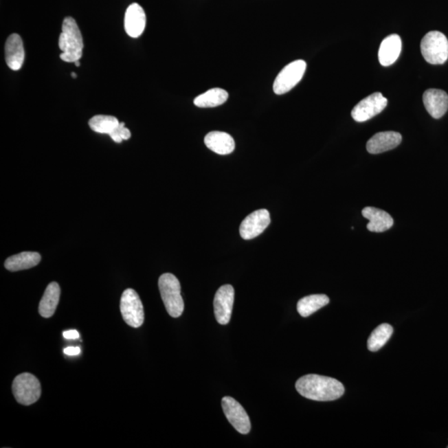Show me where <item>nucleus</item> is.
Wrapping results in <instances>:
<instances>
[{
	"instance_id": "f03ea898",
	"label": "nucleus",
	"mask_w": 448,
	"mask_h": 448,
	"mask_svg": "<svg viewBox=\"0 0 448 448\" xmlns=\"http://www.w3.org/2000/svg\"><path fill=\"white\" fill-rule=\"evenodd\" d=\"M58 45L60 50L62 51L60 58L63 61L75 63L82 58L83 39L81 31L74 19L67 17L63 20Z\"/></svg>"
},
{
	"instance_id": "b1692460",
	"label": "nucleus",
	"mask_w": 448,
	"mask_h": 448,
	"mask_svg": "<svg viewBox=\"0 0 448 448\" xmlns=\"http://www.w3.org/2000/svg\"><path fill=\"white\" fill-rule=\"evenodd\" d=\"M118 120L111 115H95L89 121L91 129L98 133L111 135L118 126Z\"/></svg>"
},
{
	"instance_id": "a878e982",
	"label": "nucleus",
	"mask_w": 448,
	"mask_h": 448,
	"mask_svg": "<svg viewBox=\"0 0 448 448\" xmlns=\"http://www.w3.org/2000/svg\"><path fill=\"white\" fill-rule=\"evenodd\" d=\"M63 337L67 339H76L79 338V333L77 331H67L63 332Z\"/></svg>"
},
{
	"instance_id": "393cba45",
	"label": "nucleus",
	"mask_w": 448,
	"mask_h": 448,
	"mask_svg": "<svg viewBox=\"0 0 448 448\" xmlns=\"http://www.w3.org/2000/svg\"><path fill=\"white\" fill-rule=\"evenodd\" d=\"M131 131L125 126V123H120V125L112 133L110 137L115 142L121 143L131 138Z\"/></svg>"
},
{
	"instance_id": "2eb2a0df",
	"label": "nucleus",
	"mask_w": 448,
	"mask_h": 448,
	"mask_svg": "<svg viewBox=\"0 0 448 448\" xmlns=\"http://www.w3.org/2000/svg\"><path fill=\"white\" fill-rule=\"evenodd\" d=\"M5 60L11 70L21 69L25 62V49L21 37L17 34H11L5 43Z\"/></svg>"
},
{
	"instance_id": "a211bd4d",
	"label": "nucleus",
	"mask_w": 448,
	"mask_h": 448,
	"mask_svg": "<svg viewBox=\"0 0 448 448\" xmlns=\"http://www.w3.org/2000/svg\"><path fill=\"white\" fill-rule=\"evenodd\" d=\"M205 145L214 153L226 155L233 153L235 142L233 137L226 132L212 131L205 138Z\"/></svg>"
},
{
	"instance_id": "9b49d317",
	"label": "nucleus",
	"mask_w": 448,
	"mask_h": 448,
	"mask_svg": "<svg viewBox=\"0 0 448 448\" xmlns=\"http://www.w3.org/2000/svg\"><path fill=\"white\" fill-rule=\"evenodd\" d=\"M234 302V289L231 285H224L215 294L214 307L216 320L220 325L230 322Z\"/></svg>"
},
{
	"instance_id": "20e7f679",
	"label": "nucleus",
	"mask_w": 448,
	"mask_h": 448,
	"mask_svg": "<svg viewBox=\"0 0 448 448\" xmlns=\"http://www.w3.org/2000/svg\"><path fill=\"white\" fill-rule=\"evenodd\" d=\"M423 57L429 63L437 65L448 59V40L441 32L431 31L424 36L421 42Z\"/></svg>"
},
{
	"instance_id": "4468645a",
	"label": "nucleus",
	"mask_w": 448,
	"mask_h": 448,
	"mask_svg": "<svg viewBox=\"0 0 448 448\" xmlns=\"http://www.w3.org/2000/svg\"><path fill=\"white\" fill-rule=\"evenodd\" d=\"M146 16L143 8L138 3H132L126 12L125 30L131 38H138L146 29Z\"/></svg>"
},
{
	"instance_id": "39448f33",
	"label": "nucleus",
	"mask_w": 448,
	"mask_h": 448,
	"mask_svg": "<svg viewBox=\"0 0 448 448\" xmlns=\"http://www.w3.org/2000/svg\"><path fill=\"white\" fill-rule=\"evenodd\" d=\"M16 401L29 406L38 401L41 396V385L34 375L23 373L16 377L12 386Z\"/></svg>"
},
{
	"instance_id": "1a4fd4ad",
	"label": "nucleus",
	"mask_w": 448,
	"mask_h": 448,
	"mask_svg": "<svg viewBox=\"0 0 448 448\" xmlns=\"http://www.w3.org/2000/svg\"><path fill=\"white\" fill-rule=\"evenodd\" d=\"M222 407L226 418L239 434H249L250 418L238 401L231 397H224L222 399Z\"/></svg>"
},
{
	"instance_id": "6e6552de",
	"label": "nucleus",
	"mask_w": 448,
	"mask_h": 448,
	"mask_svg": "<svg viewBox=\"0 0 448 448\" xmlns=\"http://www.w3.org/2000/svg\"><path fill=\"white\" fill-rule=\"evenodd\" d=\"M388 100L380 93L370 95L359 102L351 111V117L355 122H365L385 109Z\"/></svg>"
},
{
	"instance_id": "423d86ee",
	"label": "nucleus",
	"mask_w": 448,
	"mask_h": 448,
	"mask_svg": "<svg viewBox=\"0 0 448 448\" xmlns=\"http://www.w3.org/2000/svg\"><path fill=\"white\" fill-rule=\"evenodd\" d=\"M306 69V63L303 60H297L288 64L280 71L273 83V91L277 95L290 91L301 82Z\"/></svg>"
},
{
	"instance_id": "4be33fe9",
	"label": "nucleus",
	"mask_w": 448,
	"mask_h": 448,
	"mask_svg": "<svg viewBox=\"0 0 448 448\" xmlns=\"http://www.w3.org/2000/svg\"><path fill=\"white\" fill-rule=\"evenodd\" d=\"M229 98V93L221 88H213L206 93L198 96L194 99L196 107L200 108H212L223 105Z\"/></svg>"
},
{
	"instance_id": "0eeeda50",
	"label": "nucleus",
	"mask_w": 448,
	"mask_h": 448,
	"mask_svg": "<svg viewBox=\"0 0 448 448\" xmlns=\"http://www.w3.org/2000/svg\"><path fill=\"white\" fill-rule=\"evenodd\" d=\"M121 312L127 325L133 328L143 325L145 314L142 300L137 291L133 289L124 291L121 299Z\"/></svg>"
},
{
	"instance_id": "cd10ccee",
	"label": "nucleus",
	"mask_w": 448,
	"mask_h": 448,
	"mask_svg": "<svg viewBox=\"0 0 448 448\" xmlns=\"http://www.w3.org/2000/svg\"><path fill=\"white\" fill-rule=\"evenodd\" d=\"M74 63H75V66H76V67H80V62H79V60H78V61L75 62Z\"/></svg>"
},
{
	"instance_id": "f3484780",
	"label": "nucleus",
	"mask_w": 448,
	"mask_h": 448,
	"mask_svg": "<svg viewBox=\"0 0 448 448\" xmlns=\"http://www.w3.org/2000/svg\"><path fill=\"white\" fill-rule=\"evenodd\" d=\"M363 217L370 220L367 229L374 233H383L391 229L394 225V219L387 212L376 209L373 207H366L362 211Z\"/></svg>"
},
{
	"instance_id": "c756f323",
	"label": "nucleus",
	"mask_w": 448,
	"mask_h": 448,
	"mask_svg": "<svg viewBox=\"0 0 448 448\" xmlns=\"http://www.w3.org/2000/svg\"><path fill=\"white\" fill-rule=\"evenodd\" d=\"M447 448H448V446H447Z\"/></svg>"
},
{
	"instance_id": "dca6fc26",
	"label": "nucleus",
	"mask_w": 448,
	"mask_h": 448,
	"mask_svg": "<svg viewBox=\"0 0 448 448\" xmlns=\"http://www.w3.org/2000/svg\"><path fill=\"white\" fill-rule=\"evenodd\" d=\"M402 50V40L398 34H391L380 44L379 60L382 66L389 67L399 57Z\"/></svg>"
},
{
	"instance_id": "c85d7f7f",
	"label": "nucleus",
	"mask_w": 448,
	"mask_h": 448,
	"mask_svg": "<svg viewBox=\"0 0 448 448\" xmlns=\"http://www.w3.org/2000/svg\"><path fill=\"white\" fill-rule=\"evenodd\" d=\"M71 77H73L74 78H77L78 76H77V74L73 73V74H71Z\"/></svg>"
},
{
	"instance_id": "f8f14e48",
	"label": "nucleus",
	"mask_w": 448,
	"mask_h": 448,
	"mask_svg": "<svg viewBox=\"0 0 448 448\" xmlns=\"http://www.w3.org/2000/svg\"><path fill=\"white\" fill-rule=\"evenodd\" d=\"M424 107L432 117L439 119L446 114L448 109V95L440 89H429L423 93Z\"/></svg>"
},
{
	"instance_id": "412c9836",
	"label": "nucleus",
	"mask_w": 448,
	"mask_h": 448,
	"mask_svg": "<svg viewBox=\"0 0 448 448\" xmlns=\"http://www.w3.org/2000/svg\"><path fill=\"white\" fill-rule=\"evenodd\" d=\"M330 302L329 298L326 295L318 294L311 295L303 298L298 303V313L302 317H310L315 311L326 306Z\"/></svg>"
},
{
	"instance_id": "f257e3e1",
	"label": "nucleus",
	"mask_w": 448,
	"mask_h": 448,
	"mask_svg": "<svg viewBox=\"0 0 448 448\" xmlns=\"http://www.w3.org/2000/svg\"><path fill=\"white\" fill-rule=\"evenodd\" d=\"M295 389L303 397L315 401H333L345 393V388L337 379L318 374L300 378Z\"/></svg>"
},
{
	"instance_id": "aec40b11",
	"label": "nucleus",
	"mask_w": 448,
	"mask_h": 448,
	"mask_svg": "<svg viewBox=\"0 0 448 448\" xmlns=\"http://www.w3.org/2000/svg\"><path fill=\"white\" fill-rule=\"evenodd\" d=\"M41 261V255L35 251H23V253L12 256L5 262L7 270L18 271L34 267Z\"/></svg>"
},
{
	"instance_id": "6ab92c4d",
	"label": "nucleus",
	"mask_w": 448,
	"mask_h": 448,
	"mask_svg": "<svg viewBox=\"0 0 448 448\" xmlns=\"http://www.w3.org/2000/svg\"><path fill=\"white\" fill-rule=\"evenodd\" d=\"M61 289L57 282H52L46 288L41 302L39 303V314L44 318L53 317L58 305Z\"/></svg>"
},
{
	"instance_id": "9d476101",
	"label": "nucleus",
	"mask_w": 448,
	"mask_h": 448,
	"mask_svg": "<svg viewBox=\"0 0 448 448\" xmlns=\"http://www.w3.org/2000/svg\"><path fill=\"white\" fill-rule=\"evenodd\" d=\"M270 223L269 212L267 210H256L242 222L239 229L240 235L245 240L257 238L265 231Z\"/></svg>"
},
{
	"instance_id": "bb28decb",
	"label": "nucleus",
	"mask_w": 448,
	"mask_h": 448,
	"mask_svg": "<svg viewBox=\"0 0 448 448\" xmlns=\"http://www.w3.org/2000/svg\"><path fill=\"white\" fill-rule=\"evenodd\" d=\"M64 353L67 355H78L81 352V349L79 347H67L63 350Z\"/></svg>"
},
{
	"instance_id": "7ed1b4c3",
	"label": "nucleus",
	"mask_w": 448,
	"mask_h": 448,
	"mask_svg": "<svg viewBox=\"0 0 448 448\" xmlns=\"http://www.w3.org/2000/svg\"><path fill=\"white\" fill-rule=\"evenodd\" d=\"M159 289L168 313L174 318L181 317L185 310V304L178 278L171 273L161 275L159 279Z\"/></svg>"
},
{
	"instance_id": "ddd939ff",
	"label": "nucleus",
	"mask_w": 448,
	"mask_h": 448,
	"mask_svg": "<svg viewBox=\"0 0 448 448\" xmlns=\"http://www.w3.org/2000/svg\"><path fill=\"white\" fill-rule=\"evenodd\" d=\"M401 142L402 135L398 132H379L367 142L366 149L370 154L383 153V152L394 149Z\"/></svg>"
},
{
	"instance_id": "5701e85b",
	"label": "nucleus",
	"mask_w": 448,
	"mask_h": 448,
	"mask_svg": "<svg viewBox=\"0 0 448 448\" xmlns=\"http://www.w3.org/2000/svg\"><path fill=\"white\" fill-rule=\"evenodd\" d=\"M393 327L389 324H382L379 326L372 332L369 339H368V349L372 352L381 349L393 335Z\"/></svg>"
}]
</instances>
